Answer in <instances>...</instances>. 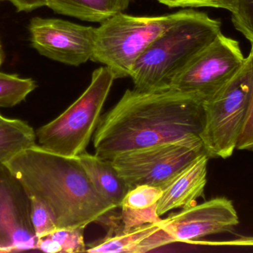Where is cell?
<instances>
[{"label":"cell","instance_id":"7","mask_svg":"<svg viewBox=\"0 0 253 253\" xmlns=\"http://www.w3.org/2000/svg\"><path fill=\"white\" fill-rule=\"evenodd\" d=\"M205 152L199 137L119 154L110 160L129 190L138 185L163 189Z\"/></svg>","mask_w":253,"mask_h":253},{"label":"cell","instance_id":"16","mask_svg":"<svg viewBox=\"0 0 253 253\" xmlns=\"http://www.w3.org/2000/svg\"><path fill=\"white\" fill-rule=\"evenodd\" d=\"M36 132L26 122L0 114V163H5L16 154L37 145Z\"/></svg>","mask_w":253,"mask_h":253},{"label":"cell","instance_id":"11","mask_svg":"<svg viewBox=\"0 0 253 253\" xmlns=\"http://www.w3.org/2000/svg\"><path fill=\"white\" fill-rule=\"evenodd\" d=\"M158 223L176 243H193L207 236L231 232L239 225V218L231 200L218 197L182 209Z\"/></svg>","mask_w":253,"mask_h":253},{"label":"cell","instance_id":"13","mask_svg":"<svg viewBox=\"0 0 253 253\" xmlns=\"http://www.w3.org/2000/svg\"><path fill=\"white\" fill-rule=\"evenodd\" d=\"M175 239L159 226L146 224L126 233H109L105 238L86 245V252L92 253H144L170 244Z\"/></svg>","mask_w":253,"mask_h":253},{"label":"cell","instance_id":"15","mask_svg":"<svg viewBox=\"0 0 253 253\" xmlns=\"http://www.w3.org/2000/svg\"><path fill=\"white\" fill-rule=\"evenodd\" d=\"M132 0H47L46 6L59 14L91 22H105L123 13Z\"/></svg>","mask_w":253,"mask_h":253},{"label":"cell","instance_id":"26","mask_svg":"<svg viewBox=\"0 0 253 253\" xmlns=\"http://www.w3.org/2000/svg\"><path fill=\"white\" fill-rule=\"evenodd\" d=\"M3 61V53L2 50H1V43H0V66H1V63Z\"/></svg>","mask_w":253,"mask_h":253},{"label":"cell","instance_id":"21","mask_svg":"<svg viewBox=\"0 0 253 253\" xmlns=\"http://www.w3.org/2000/svg\"><path fill=\"white\" fill-rule=\"evenodd\" d=\"M30 199L31 223L37 239L47 236L57 230L54 215L50 208L38 199Z\"/></svg>","mask_w":253,"mask_h":253},{"label":"cell","instance_id":"3","mask_svg":"<svg viewBox=\"0 0 253 253\" xmlns=\"http://www.w3.org/2000/svg\"><path fill=\"white\" fill-rule=\"evenodd\" d=\"M221 26L207 13L186 10L135 61L129 74L134 89H170L173 80L221 34Z\"/></svg>","mask_w":253,"mask_h":253},{"label":"cell","instance_id":"18","mask_svg":"<svg viewBox=\"0 0 253 253\" xmlns=\"http://www.w3.org/2000/svg\"><path fill=\"white\" fill-rule=\"evenodd\" d=\"M36 88L32 79L0 72V107L8 108L20 103Z\"/></svg>","mask_w":253,"mask_h":253},{"label":"cell","instance_id":"22","mask_svg":"<svg viewBox=\"0 0 253 253\" xmlns=\"http://www.w3.org/2000/svg\"><path fill=\"white\" fill-rule=\"evenodd\" d=\"M122 209L120 221L122 226L120 230L111 233H126L131 229L150 223H158L162 219L158 215L157 204L144 209H134L127 207H120Z\"/></svg>","mask_w":253,"mask_h":253},{"label":"cell","instance_id":"8","mask_svg":"<svg viewBox=\"0 0 253 253\" xmlns=\"http://www.w3.org/2000/svg\"><path fill=\"white\" fill-rule=\"evenodd\" d=\"M245 58L239 42L221 33L173 80L170 89L204 101L239 71Z\"/></svg>","mask_w":253,"mask_h":253},{"label":"cell","instance_id":"23","mask_svg":"<svg viewBox=\"0 0 253 253\" xmlns=\"http://www.w3.org/2000/svg\"><path fill=\"white\" fill-rule=\"evenodd\" d=\"M251 45V49L253 51V44ZM236 150L253 151V81L248 112L240 136L238 140Z\"/></svg>","mask_w":253,"mask_h":253},{"label":"cell","instance_id":"20","mask_svg":"<svg viewBox=\"0 0 253 253\" xmlns=\"http://www.w3.org/2000/svg\"><path fill=\"white\" fill-rule=\"evenodd\" d=\"M162 196V190L160 187L147 184L138 185L127 192L120 207L147 209L157 204Z\"/></svg>","mask_w":253,"mask_h":253},{"label":"cell","instance_id":"14","mask_svg":"<svg viewBox=\"0 0 253 253\" xmlns=\"http://www.w3.org/2000/svg\"><path fill=\"white\" fill-rule=\"evenodd\" d=\"M77 157L98 193L120 208L129 188L111 162L86 151Z\"/></svg>","mask_w":253,"mask_h":253},{"label":"cell","instance_id":"25","mask_svg":"<svg viewBox=\"0 0 253 253\" xmlns=\"http://www.w3.org/2000/svg\"><path fill=\"white\" fill-rule=\"evenodd\" d=\"M13 4L18 11H31L46 6L47 0H7Z\"/></svg>","mask_w":253,"mask_h":253},{"label":"cell","instance_id":"10","mask_svg":"<svg viewBox=\"0 0 253 253\" xmlns=\"http://www.w3.org/2000/svg\"><path fill=\"white\" fill-rule=\"evenodd\" d=\"M31 202L19 179L0 163V252L37 250Z\"/></svg>","mask_w":253,"mask_h":253},{"label":"cell","instance_id":"12","mask_svg":"<svg viewBox=\"0 0 253 253\" xmlns=\"http://www.w3.org/2000/svg\"><path fill=\"white\" fill-rule=\"evenodd\" d=\"M208 160L206 153L201 154L162 189V197L157 203L159 216L172 209L196 204L206 187Z\"/></svg>","mask_w":253,"mask_h":253},{"label":"cell","instance_id":"4","mask_svg":"<svg viewBox=\"0 0 253 253\" xmlns=\"http://www.w3.org/2000/svg\"><path fill=\"white\" fill-rule=\"evenodd\" d=\"M115 80L114 73L107 66L94 70L91 82L83 95L60 115L37 129V145L65 157H77L85 152Z\"/></svg>","mask_w":253,"mask_h":253},{"label":"cell","instance_id":"17","mask_svg":"<svg viewBox=\"0 0 253 253\" xmlns=\"http://www.w3.org/2000/svg\"><path fill=\"white\" fill-rule=\"evenodd\" d=\"M84 229L85 227L58 228L50 234L38 239L37 250L50 253H85Z\"/></svg>","mask_w":253,"mask_h":253},{"label":"cell","instance_id":"9","mask_svg":"<svg viewBox=\"0 0 253 253\" xmlns=\"http://www.w3.org/2000/svg\"><path fill=\"white\" fill-rule=\"evenodd\" d=\"M29 31L33 47L49 59L73 66L91 59L96 28L63 19L34 17Z\"/></svg>","mask_w":253,"mask_h":253},{"label":"cell","instance_id":"1","mask_svg":"<svg viewBox=\"0 0 253 253\" xmlns=\"http://www.w3.org/2000/svg\"><path fill=\"white\" fill-rule=\"evenodd\" d=\"M203 101L175 89H127L102 115L93 138L95 154L105 160L128 152L200 138Z\"/></svg>","mask_w":253,"mask_h":253},{"label":"cell","instance_id":"2","mask_svg":"<svg viewBox=\"0 0 253 253\" xmlns=\"http://www.w3.org/2000/svg\"><path fill=\"white\" fill-rule=\"evenodd\" d=\"M4 164L30 198L50 208L57 228H86L117 209L98 193L77 157L54 154L37 144Z\"/></svg>","mask_w":253,"mask_h":253},{"label":"cell","instance_id":"24","mask_svg":"<svg viewBox=\"0 0 253 253\" xmlns=\"http://www.w3.org/2000/svg\"><path fill=\"white\" fill-rule=\"evenodd\" d=\"M169 7H209L224 9L223 0H158Z\"/></svg>","mask_w":253,"mask_h":253},{"label":"cell","instance_id":"19","mask_svg":"<svg viewBox=\"0 0 253 253\" xmlns=\"http://www.w3.org/2000/svg\"><path fill=\"white\" fill-rule=\"evenodd\" d=\"M235 28L253 44V0H223Z\"/></svg>","mask_w":253,"mask_h":253},{"label":"cell","instance_id":"5","mask_svg":"<svg viewBox=\"0 0 253 253\" xmlns=\"http://www.w3.org/2000/svg\"><path fill=\"white\" fill-rule=\"evenodd\" d=\"M253 81V51L239 71L203 101L204 126L200 138L208 157L233 155L243 128Z\"/></svg>","mask_w":253,"mask_h":253},{"label":"cell","instance_id":"6","mask_svg":"<svg viewBox=\"0 0 253 253\" xmlns=\"http://www.w3.org/2000/svg\"><path fill=\"white\" fill-rule=\"evenodd\" d=\"M185 12L160 16L117 13L96 28L90 60L108 67L116 79L129 77L137 59Z\"/></svg>","mask_w":253,"mask_h":253}]
</instances>
